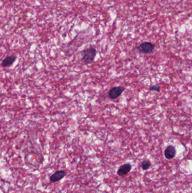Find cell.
<instances>
[{"mask_svg": "<svg viewBox=\"0 0 192 193\" xmlns=\"http://www.w3.org/2000/svg\"><path fill=\"white\" fill-rule=\"evenodd\" d=\"M125 88L123 86H115L112 88L108 92V96L111 100L117 99L118 96H120Z\"/></svg>", "mask_w": 192, "mask_h": 193, "instance_id": "cell-2", "label": "cell"}, {"mask_svg": "<svg viewBox=\"0 0 192 193\" xmlns=\"http://www.w3.org/2000/svg\"><path fill=\"white\" fill-rule=\"evenodd\" d=\"M150 89L151 90H154V91H157V92H159L160 91V88L159 87L157 86V85H153L152 86H150Z\"/></svg>", "mask_w": 192, "mask_h": 193, "instance_id": "cell-9", "label": "cell"}, {"mask_svg": "<svg viewBox=\"0 0 192 193\" xmlns=\"http://www.w3.org/2000/svg\"><path fill=\"white\" fill-rule=\"evenodd\" d=\"M131 170V166L130 164H125L119 167L118 170H117V174L119 176H125L130 172Z\"/></svg>", "mask_w": 192, "mask_h": 193, "instance_id": "cell-5", "label": "cell"}, {"mask_svg": "<svg viewBox=\"0 0 192 193\" xmlns=\"http://www.w3.org/2000/svg\"><path fill=\"white\" fill-rule=\"evenodd\" d=\"M81 60L85 64L91 63L96 57V50L93 47H90L82 51Z\"/></svg>", "mask_w": 192, "mask_h": 193, "instance_id": "cell-1", "label": "cell"}, {"mask_svg": "<svg viewBox=\"0 0 192 193\" xmlns=\"http://www.w3.org/2000/svg\"><path fill=\"white\" fill-rule=\"evenodd\" d=\"M154 46L152 43L144 42L138 47V49L140 53L144 54H150L153 52Z\"/></svg>", "mask_w": 192, "mask_h": 193, "instance_id": "cell-3", "label": "cell"}, {"mask_svg": "<svg viewBox=\"0 0 192 193\" xmlns=\"http://www.w3.org/2000/svg\"><path fill=\"white\" fill-rule=\"evenodd\" d=\"M151 166V163L148 160H144L141 164V167L143 170H147Z\"/></svg>", "mask_w": 192, "mask_h": 193, "instance_id": "cell-8", "label": "cell"}, {"mask_svg": "<svg viewBox=\"0 0 192 193\" xmlns=\"http://www.w3.org/2000/svg\"><path fill=\"white\" fill-rule=\"evenodd\" d=\"M65 176V170H57L50 176V181L51 182H56L59 181L64 177Z\"/></svg>", "mask_w": 192, "mask_h": 193, "instance_id": "cell-4", "label": "cell"}, {"mask_svg": "<svg viewBox=\"0 0 192 193\" xmlns=\"http://www.w3.org/2000/svg\"><path fill=\"white\" fill-rule=\"evenodd\" d=\"M176 155V149L173 146H169L165 150V156L167 159H171L175 157Z\"/></svg>", "mask_w": 192, "mask_h": 193, "instance_id": "cell-7", "label": "cell"}, {"mask_svg": "<svg viewBox=\"0 0 192 193\" xmlns=\"http://www.w3.org/2000/svg\"><path fill=\"white\" fill-rule=\"evenodd\" d=\"M16 59V57L14 55L8 56L2 60L1 63V66L3 67H8L9 66H10L15 62Z\"/></svg>", "mask_w": 192, "mask_h": 193, "instance_id": "cell-6", "label": "cell"}]
</instances>
